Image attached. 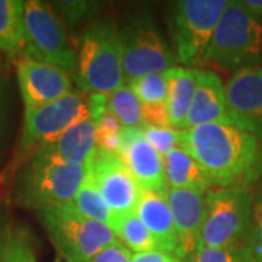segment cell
Returning <instances> with one entry per match:
<instances>
[{
	"instance_id": "cell-1",
	"label": "cell",
	"mask_w": 262,
	"mask_h": 262,
	"mask_svg": "<svg viewBox=\"0 0 262 262\" xmlns=\"http://www.w3.org/2000/svg\"><path fill=\"white\" fill-rule=\"evenodd\" d=\"M179 146L200 163L211 185L248 189L262 179V143L236 125L179 130Z\"/></svg>"
},
{
	"instance_id": "cell-2",
	"label": "cell",
	"mask_w": 262,
	"mask_h": 262,
	"mask_svg": "<svg viewBox=\"0 0 262 262\" xmlns=\"http://www.w3.org/2000/svg\"><path fill=\"white\" fill-rule=\"evenodd\" d=\"M86 181V168L73 166L39 150L24 162L15 181L16 204L42 211L69 206Z\"/></svg>"
},
{
	"instance_id": "cell-3",
	"label": "cell",
	"mask_w": 262,
	"mask_h": 262,
	"mask_svg": "<svg viewBox=\"0 0 262 262\" xmlns=\"http://www.w3.org/2000/svg\"><path fill=\"white\" fill-rule=\"evenodd\" d=\"M75 80L89 95H108L125 84L120 29L110 19L88 24L79 38Z\"/></svg>"
},
{
	"instance_id": "cell-4",
	"label": "cell",
	"mask_w": 262,
	"mask_h": 262,
	"mask_svg": "<svg viewBox=\"0 0 262 262\" xmlns=\"http://www.w3.org/2000/svg\"><path fill=\"white\" fill-rule=\"evenodd\" d=\"M262 61V22L245 9L241 0L227 2L200 63L237 72Z\"/></svg>"
},
{
	"instance_id": "cell-5",
	"label": "cell",
	"mask_w": 262,
	"mask_h": 262,
	"mask_svg": "<svg viewBox=\"0 0 262 262\" xmlns=\"http://www.w3.org/2000/svg\"><path fill=\"white\" fill-rule=\"evenodd\" d=\"M38 219L64 262H88L117 242L110 226L79 214L70 206L38 211Z\"/></svg>"
},
{
	"instance_id": "cell-6",
	"label": "cell",
	"mask_w": 262,
	"mask_h": 262,
	"mask_svg": "<svg viewBox=\"0 0 262 262\" xmlns=\"http://www.w3.org/2000/svg\"><path fill=\"white\" fill-rule=\"evenodd\" d=\"M24 50L20 56L63 69L75 76L77 54L69 42L63 20L51 3L42 0L25 2Z\"/></svg>"
},
{
	"instance_id": "cell-7",
	"label": "cell",
	"mask_w": 262,
	"mask_h": 262,
	"mask_svg": "<svg viewBox=\"0 0 262 262\" xmlns=\"http://www.w3.org/2000/svg\"><path fill=\"white\" fill-rule=\"evenodd\" d=\"M226 5V0H179L170 6L168 28L178 63H200Z\"/></svg>"
},
{
	"instance_id": "cell-8",
	"label": "cell",
	"mask_w": 262,
	"mask_h": 262,
	"mask_svg": "<svg viewBox=\"0 0 262 262\" xmlns=\"http://www.w3.org/2000/svg\"><path fill=\"white\" fill-rule=\"evenodd\" d=\"M253 196L244 188H217L206 194L200 244L208 248L242 245L251 229Z\"/></svg>"
},
{
	"instance_id": "cell-9",
	"label": "cell",
	"mask_w": 262,
	"mask_h": 262,
	"mask_svg": "<svg viewBox=\"0 0 262 262\" xmlns=\"http://www.w3.org/2000/svg\"><path fill=\"white\" fill-rule=\"evenodd\" d=\"M91 117L89 101L75 91L54 103L25 110L18 159L28 160L32 155L54 143L70 127Z\"/></svg>"
},
{
	"instance_id": "cell-10",
	"label": "cell",
	"mask_w": 262,
	"mask_h": 262,
	"mask_svg": "<svg viewBox=\"0 0 262 262\" xmlns=\"http://www.w3.org/2000/svg\"><path fill=\"white\" fill-rule=\"evenodd\" d=\"M122 67L127 83L141 76L165 73L175 67L177 58L163 39L153 18L136 15L120 29Z\"/></svg>"
},
{
	"instance_id": "cell-11",
	"label": "cell",
	"mask_w": 262,
	"mask_h": 262,
	"mask_svg": "<svg viewBox=\"0 0 262 262\" xmlns=\"http://www.w3.org/2000/svg\"><path fill=\"white\" fill-rule=\"evenodd\" d=\"M86 181L103 196L117 217L136 210L141 188L115 153L98 147L86 168Z\"/></svg>"
},
{
	"instance_id": "cell-12",
	"label": "cell",
	"mask_w": 262,
	"mask_h": 262,
	"mask_svg": "<svg viewBox=\"0 0 262 262\" xmlns=\"http://www.w3.org/2000/svg\"><path fill=\"white\" fill-rule=\"evenodd\" d=\"M16 76L25 110L54 103L73 92L72 76L67 72L29 57H19Z\"/></svg>"
},
{
	"instance_id": "cell-13",
	"label": "cell",
	"mask_w": 262,
	"mask_h": 262,
	"mask_svg": "<svg viewBox=\"0 0 262 262\" xmlns=\"http://www.w3.org/2000/svg\"><path fill=\"white\" fill-rule=\"evenodd\" d=\"M225 86L236 125L262 143V66L234 72Z\"/></svg>"
},
{
	"instance_id": "cell-14",
	"label": "cell",
	"mask_w": 262,
	"mask_h": 262,
	"mask_svg": "<svg viewBox=\"0 0 262 262\" xmlns=\"http://www.w3.org/2000/svg\"><path fill=\"white\" fill-rule=\"evenodd\" d=\"M117 156L124 162L141 189L165 195L169 187L163 158L143 137L141 127L122 128L121 147Z\"/></svg>"
},
{
	"instance_id": "cell-15",
	"label": "cell",
	"mask_w": 262,
	"mask_h": 262,
	"mask_svg": "<svg viewBox=\"0 0 262 262\" xmlns=\"http://www.w3.org/2000/svg\"><path fill=\"white\" fill-rule=\"evenodd\" d=\"M165 198L170 208L178 237L175 256L182 262H187L194 255L201 241L206 211V194L188 189L168 188Z\"/></svg>"
},
{
	"instance_id": "cell-16",
	"label": "cell",
	"mask_w": 262,
	"mask_h": 262,
	"mask_svg": "<svg viewBox=\"0 0 262 262\" xmlns=\"http://www.w3.org/2000/svg\"><path fill=\"white\" fill-rule=\"evenodd\" d=\"M204 124L236 125L227 103L226 86L220 76L210 70H198L195 94L188 113L185 128H192Z\"/></svg>"
},
{
	"instance_id": "cell-17",
	"label": "cell",
	"mask_w": 262,
	"mask_h": 262,
	"mask_svg": "<svg viewBox=\"0 0 262 262\" xmlns=\"http://www.w3.org/2000/svg\"><path fill=\"white\" fill-rule=\"evenodd\" d=\"M134 211L156 241L159 251L175 255L178 248V237L165 195L141 189L140 198Z\"/></svg>"
},
{
	"instance_id": "cell-18",
	"label": "cell",
	"mask_w": 262,
	"mask_h": 262,
	"mask_svg": "<svg viewBox=\"0 0 262 262\" xmlns=\"http://www.w3.org/2000/svg\"><path fill=\"white\" fill-rule=\"evenodd\" d=\"M96 149V125L91 117L70 127L54 143L41 150L69 165L88 168Z\"/></svg>"
},
{
	"instance_id": "cell-19",
	"label": "cell",
	"mask_w": 262,
	"mask_h": 262,
	"mask_svg": "<svg viewBox=\"0 0 262 262\" xmlns=\"http://www.w3.org/2000/svg\"><path fill=\"white\" fill-rule=\"evenodd\" d=\"M168 80V108L169 124L175 130H184L188 113L195 94L198 82V70L188 67H172L165 72Z\"/></svg>"
},
{
	"instance_id": "cell-20",
	"label": "cell",
	"mask_w": 262,
	"mask_h": 262,
	"mask_svg": "<svg viewBox=\"0 0 262 262\" xmlns=\"http://www.w3.org/2000/svg\"><path fill=\"white\" fill-rule=\"evenodd\" d=\"M163 163L169 188L207 194L213 187L204 169L182 147H177L168 153L163 158Z\"/></svg>"
},
{
	"instance_id": "cell-21",
	"label": "cell",
	"mask_w": 262,
	"mask_h": 262,
	"mask_svg": "<svg viewBox=\"0 0 262 262\" xmlns=\"http://www.w3.org/2000/svg\"><path fill=\"white\" fill-rule=\"evenodd\" d=\"M24 13L25 2L0 0V53L9 60L20 56L24 50Z\"/></svg>"
},
{
	"instance_id": "cell-22",
	"label": "cell",
	"mask_w": 262,
	"mask_h": 262,
	"mask_svg": "<svg viewBox=\"0 0 262 262\" xmlns=\"http://www.w3.org/2000/svg\"><path fill=\"white\" fill-rule=\"evenodd\" d=\"M89 99L115 117L124 128H137L143 125L141 102L128 84L108 95H89Z\"/></svg>"
},
{
	"instance_id": "cell-23",
	"label": "cell",
	"mask_w": 262,
	"mask_h": 262,
	"mask_svg": "<svg viewBox=\"0 0 262 262\" xmlns=\"http://www.w3.org/2000/svg\"><path fill=\"white\" fill-rule=\"evenodd\" d=\"M113 230L117 239L131 253L159 251L156 241L153 239L147 227L143 225V222L140 220V217L136 214V211L118 215L113 226Z\"/></svg>"
},
{
	"instance_id": "cell-24",
	"label": "cell",
	"mask_w": 262,
	"mask_h": 262,
	"mask_svg": "<svg viewBox=\"0 0 262 262\" xmlns=\"http://www.w3.org/2000/svg\"><path fill=\"white\" fill-rule=\"evenodd\" d=\"M69 206L75 211H77L79 214L110 226L111 229L117 220V215L114 214L111 207L106 204L103 196L88 181H84V184L76 192L73 201Z\"/></svg>"
},
{
	"instance_id": "cell-25",
	"label": "cell",
	"mask_w": 262,
	"mask_h": 262,
	"mask_svg": "<svg viewBox=\"0 0 262 262\" xmlns=\"http://www.w3.org/2000/svg\"><path fill=\"white\" fill-rule=\"evenodd\" d=\"M127 84L141 103H166L168 80L165 73L141 76Z\"/></svg>"
},
{
	"instance_id": "cell-26",
	"label": "cell",
	"mask_w": 262,
	"mask_h": 262,
	"mask_svg": "<svg viewBox=\"0 0 262 262\" xmlns=\"http://www.w3.org/2000/svg\"><path fill=\"white\" fill-rule=\"evenodd\" d=\"M187 262H253L245 244L226 248H208L198 244L194 255Z\"/></svg>"
},
{
	"instance_id": "cell-27",
	"label": "cell",
	"mask_w": 262,
	"mask_h": 262,
	"mask_svg": "<svg viewBox=\"0 0 262 262\" xmlns=\"http://www.w3.org/2000/svg\"><path fill=\"white\" fill-rule=\"evenodd\" d=\"M51 6L54 8L64 25L75 27L84 19L96 16L102 8V3L88 2V0H69V2H54L51 3Z\"/></svg>"
},
{
	"instance_id": "cell-28",
	"label": "cell",
	"mask_w": 262,
	"mask_h": 262,
	"mask_svg": "<svg viewBox=\"0 0 262 262\" xmlns=\"http://www.w3.org/2000/svg\"><path fill=\"white\" fill-rule=\"evenodd\" d=\"M143 137L149 141V144L165 158L173 149L179 146V130L172 127H151V125H141Z\"/></svg>"
},
{
	"instance_id": "cell-29",
	"label": "cell",
	"mask_w": 262,
	"mask_h": 262,
	"mask_svg": "<svg viewBox=\"0 0 262 262\" xmlns=\"http://www.w3.org/2000/svg\"><path fill=\"white\" fill-rule=\"evenodd\" d=\"M5 262H37L32 237L25 227L15 226Z\"/></svg>"
},
{
	"instance_id": "cell-30",
	"label": "cell",
	"mask_w": 262,
	"mask_h": 262,
	"mask_svg": "<svg viewBox=\"0 0 262 262\" xmlns=\"http://www.w3.org/2000/svg\"><path fill=\"white\" fill-rule=\"evenodd\" d=\"M245 245L249 249L252 261L262 262V192L253 198L252 222Z\"/></svg>"
},
{
	"instance_id": "cell-31",
	"label": "cell",
	"mask_w": 262,
	"mask_h": 262,
	"mask_svg": "<svg viewBox=\"0 0 262 262\" xmlns=\"http://www.w3.org/2000/svg\"><path fill=\"white\" fill-rule=\"evenodd\" d=\"M143 125L170 127L166 103H141Z\"/></svg>"
},
{
	"instance_id": "cell-32",
	"label": "cell",
	"mask_w": 262,
	"mask_h": 262,
	"mask_svg": "<svg viewBox=\"0 0 262 262\" xmlns=\"http://www.w3.org/2000/svg\"><path fill=\"white\" fill-rule=\"evenodd\" d=\"M15 230V225L9 213V208L0 201V262L6 261L10 239Z\"/></svg>"
},
{
	"instance_id": "cell-33",
	"label": "cell",
	"mask_w": 262,
	"mask_h": 262,
	"mask_svg": "<svg viewBox=\"0 0 262 262\" xmlns=\"http://www.w3.org/2000/svg\"><path fill=\"white\" fill-rule=\"evenodd\" d=\"M131 256L133 253L120 241H117L110 246L103 248L101 252L96 253L94 258L88 262H131Z\"/></svg>"
},
{
	"instance_id": "cell-34",
	"label": "cell",
	"mask_w": 262,
	"mask_h": 262,
	"mask_svg": "<svg viewBox=\"0 0 262 262\" xmlns=\"http://www.w3.org/2000/svg\"><path fill=\"white\" fill-rule=\"evenodd\" d=\"M131 262H182L173 253L162 252V251H150V252L133 253Z\"/></svg>"
},
{
	"instance_id": "cell-35",
	"label": "cell",
	"mask_w": 262,
	"mask_h": 262,
	"mask_svg": "<svg viewBox=\"0 0 262 262\" xmlns=\"http://www.w3.org/2000/svg\"><path fill=\"white\" fill-rule=\"evenodd\" d=\"M6 115H8V98H6V84L5 77L0 69V141L3 139L5 125H6Z\"/></svg>"
},
{
	"instance_id": "cell-36",
	"label": "cell",
	"mask_w": 262,
	"mask_h": 262,
	"mask_svg": "<svg viewBox=\"0 0 262 262\" xmlns=\"http://www.w3.org/2000/svg\"><path fill=\"white\" fill-rule=\"evenodd\" d=\"M241 2L245 9L248 10L253 18L262 22V0H241Z\"/></svg>"
}]
</instances>
